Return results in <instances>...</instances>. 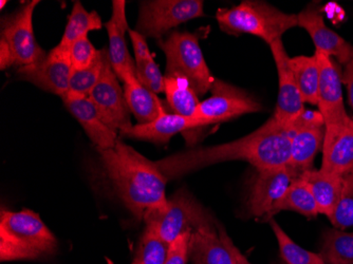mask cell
Here are the masks:
<instances>
[{
  "instance_id": "obj_9",
  "label": "cell",
  "mask_w": 353,
  "mask_h": 264,
  "mask_svg": "<svg viewBox=\"0 0 353 264\" xmlns=\"http://www.w3.org/2000/svg\"><path fill=\"white\" fill-rule=\"evenodd\" d=\"M211 91V97L200 103L192 116L202 127L261 110V105L249 93L221 79H215Z\"/></svg>"
},
{
  "instance_id": "obj_11",
  "label": "cell",
  "mask_w": 353,
  "mask_h": 264,
  "mask_svg": "<svg viewBox=\"0 0 353 264\" xmlns=\"http://www.w3.org/2000/svg\"><path fill=\"white\" fill-rule=\"evenodd\" d=\"M103 120L116 131L125 134L134 125L130 122V110L125 99L124 89L120 79L112 70L110 61H107L102 77L89 94Z\"/></svg>"
},
{
  "instance_id": "obj_10",
  "label": "cell",
  "mask_w": 353,
  "mask_h": 264,
  "mask_svg": "<svg viewBox=\"0 0 353 264\" xmlns=\"http://www.w3.org/2000/svg\"><path fill=\"white\" fill-rule=\"evenodd\" d=\"M72 71L70 51L57 45L39 63L17 69L16 77L61 97L69 92Z\"/></svg>"
},
{
  "instance_id": "obj_7",
  "label": "cell",
  "mask_w": 353,
  "mask_h": 264,
  "mask_svg": "<svg viewBox=\"0 0 353 264\" xmlns=\"http://www.w3.org/2000/svg\"><path fill=\"white\" fill-rule=\"evenodd\" d=\"M199 35L190 32L174 31L159 45L166 57L165 74L185 77L198 97L212 90L214 79L206 65L199 45Z\"/></svg>"
},
{
  "instance_id": "obj_12",
  "label": "cell",
  "mask_w": 353,
  "mask_h": 264,
  "mask_svg": "<svg viewBox=\"0 0 353 264\" xmlns=\"http://www.w3.org/2000/svg\"><path fill=\"white\" fill-rule=\"evenodd\" d=\"M269 45L279 75V95L273 118L283 126L291 127L305 111V102L291 69V57L288 55L283 41L276 39Z\"/></svg>"
},
{
  "instance_id": "obj_3",
  "label": "cell",
  "mask_w": 353,
  "mask_h": 264,
  "mask_svg": "<svg viewBox=\"0 0 353 264\" xmlns=\"http://www.w3.org/2000/svg\"><path fill=\"white\" fill-rule=\"evenodd\" d=\"M57 238L39 214L31 210L19 212L1 208L0 212V260L17 261L53 255Z\"/></svg>"
},
{
  "instance_id": "obj_25",
  "label": "cell",
  "mask_w": 353,
  "mask_h": 264,
  "mask_svg": "<svg viewBox=\"0 0 353 264\" xmlns=\"http://www.w3.org/2000/svg\"><path fill=\"white\" fill-rule=\"evenodd\" d=\"M164 92L174 113L185 118L194 116L200 102L197 93L185 77L178 74L164 75Z\"/></svg>"
},
{
  "instance_id": "obj_2",
  "label": "cell",
  "mask_w": 353,
  "mask_h": 264,
  "mask_svg": "<svg viewBox=\"0 0 353 264\" xmlns=\"http://www.w3.org/2000/svg\"><path fill=\"white\" fill-rule=\"evenodd\" d=\"M103 167L123 203L138 220L168 203L166 180L156 162L120 138L110 150H98Z\"/></svg>"
},
{
  "instance_id": "obj_29",
  "label": "cell",
  "mask_w": 353,
  "mask_h": 264,
  "mask_svg": "<svg viewBox=\"0 0 353 264\" xmlns=\"http://www.w3.org/2000/svg\"><path fill=\"white\" fill-rule=\"evenodd\" d=\"M319 255L325 264H353V233L338 228L326 230Z\"/></svg>"
},
{
  "instance_id": "obj_14",
  "label": "cell",
  "mask_w": 353,
  "mask_h": 264,
  "mask_svg": "<svg viewBox=\"0 0 353 264\" xmlns=\"http://www.w3.org/2000/svg\"><path fill=\"white\" fill-rule=\"evenodd\" d=\"M319 63V81L317 91V106L322 113L325 126L339 124L349 118L343 101L342 77L338 67L326 53L315 50Z\"/></svg>"
},
{
  "instance_id": "obj_27",
  "label": "cell",
  "mask_w": 353,
  "mask_h": 264,
  "mask_svg": "<svg viewBox=\"0 0 353 264\" xmlns=\"http://www.w3.org/2000/svg\"><path fill=\"white\" fill-rule=\"evenodd\" d=\"M290 65L303 102L317 105L319 69L315 54L292 57Z\"/></svg>"
},
{
  "instance_id": "obj_22",
  "label": "cell",
  "mask_w": 353,
  "mask_h": 264,
  "mask_svg": "<svg viewBox=\"0 0 353 264\" xmlns=\"http://www.w3.org/2000/svg\"><path fill=\"white\" fill-rule=\"evenodd\" d=\"M123 83L127 105L130 113H132L138 121V124L152 122L166 112L156 93L146 88L139 81L137 72L128 73Z\"/></svg>"
},
{
  "instance_id": "obj_5",
  "label": "cell",
  "mask_w": 353,
  "mask_h": 264,
  "mask_svg": "<svg viewBox=\"0 0 353 264\" xmlns=\"http://www.w3.org/2000/svg\"><path fill=\"white\" fill-rule=\"evenodd\" d=\"M39 0L23 3L13 13L3 17L0 39V68H19L39 63L47 55L35 39L33 14Z\"/></svg>"
},
{
  "instance_id": "obj_6",
  "label": "cell",
  "mask_w": 353,
  "mask_h": 264,
  "mask_svg": "<svg viewBox=\"0 0 353 264\" xmlns=\"http://www.w3.org/2000/svg\"><path fill=\"white\" fill-rule=\"evenodd\" d=\"M144 221L146 227L168 244L183 234L194 233L198 228L216 223L211 214L184 188L168 198L164 207L148 212Z\"/></svg>"
},
{
  "instance_id": "obj_21",
  "label": "cell",
  "mask_w": 353,
  "mask_h": 264,
  "mask_svg": "<svg viewBox=\"0 0 353 264\" xmlns=\"http://www.w3.org/2000/svg\"><path fill=\"white\" fill-rule=\"evenodd\" d=\"M199 128H202L201 124L195 118H185L176 113L165 112L152 122L134 125L122 136L154 144H165L176 134H184Z\"/></svg>"
},
{
  "instance_id": "obj_30",
  "label": "cell",
  "mask_w": 353,
  "mask_h": 264,
  "mask_svg": "<svg viewBox=\"0 0 353 264\" xmlns=\"http://www.w3.org/2000/svg\"><path fill=\"white\" fill-rule=\"evenodd\" d=\"M272 230L276 237L281 257L287 264H325L319 254L307 251L295 243L275 220H270Z\"/></svg>"
},
{
  "instance_id": "obj_13",
  "label": "cell",
  "mask_w": 353,
  "mask_h": 264,
  "mask_svg": "<svg viewBox=\"0 0 353 264\" xmlns=\"http://www.w3.org/2000/svg\"><path fill=\"white\" fill-rule=\"evenodd\" d=\"M294 179H296V176L288 166L259 170L252 185L248 203L252 216L257 218L272 217L277 203L281 201Z\"/></svg>"
},
{
  "instance_id": "obj_33",
  "label": "cell",
  "mask_w": 353,
  "mask_h": 264,
  "mask_svg": "<svg viewBox=\"0 0 353 264\" xmlns=\"http://www.w3.org/2000/svg\"><path fill=\"white\" fill-rule=\"evenodd\" d=\"M329 220L338 230L353 226V170L343 176L342 194Z\"/></svg>"
},
{
  "instance_id": "obj_26",
  "label": "cell",
  "mask_w": 353,
  "mask_h": 264,
  "mask_svg": "<svg viewBox=\"0 0 353 264\" xmlns=\"http://www.w3.org/2000/svg\"><path fill=\"white\" fill-rule=\"evenodd\" d=\"M102 27V19L97 12H88L82 3L75 1L59 45L69 50L75 41L88 37L89 32L101 30Z\"/></svg>"
},
{
  "instance_id": "obj_28",
  "label": "cell",
  "mask_w": 353,
  "mask_h": 264,
  "mask_svg": "<svg viewBox=\"0 0 353 264\" xmlns=\"http://www.w3.org/2000/svg\"><path fill=\"white\" fill-rule=\"evenodd\" d=\"M281 210H292L309 219L319 214L312 192L303 179L299 176L292 181L281 201L277 203L274 214Z\"/></svg>"
},
{
  "instance_id": "obj_38",
  "label": "cell",
  "mask_w": 353,
  "mask_h": 264,
  "mask_svg": "<svg viewBox=\"0 0 353 264\" xmlns=\"http://www.w3.org/2000/svg\"><path fill=\"white\" fill-rule=\"evenodd\" d=\"M6 3H7V1H5V0H3V1H1V9H3V7H5Z\"/></svg>"
},
{
  "instance_id": "obj_37",
  "label": "cell",
  "mask_w": 353,
  "mask_h": 264,
  "mask_svg": "<svg viewBox=\"0 0 353 264\" xmlns=\"http://www.w3.org/2000/svg\"><path fill=\"white\" fill-rule=\"evenodd\" d=\"M227 242L228 245H229L230 249H231L232 253H233L234 257H235V260L236 262H237V264H252L250 263L249 260L247 259V257H245V256L239 251V249H238L237 246L234 244V242L232 241V239L229 237V235H227Z\"/></svg>"
},
{
  "instance_id": "obj_24",
  "label": "cell",
  "mask_w": 353,
  "mask_h": 264,
  "mask_svg": "<svg viewBox=\"0 0 353 264\" xmlns=\"http://www.w3.org/2000/svg\"><path fill=\"white\" fill-rule=\"evenodd\" d=\"M128 33L134 45V63L139 81L156 94L164 92V75L154 61L145 37L134 30H130Z\"/></svg>"
},
{
  "instance_id": "obj_31",
  "label": "cell",
  "mask_w": 353,
  "mask_h": 264,
  "mask_svg": "<svg viewBox=\"0 0 353 264\" xmlns=\"http://www.w3.org/2000/svg\"><path fill=\"white\" fill-rule=\"evenodd\" d=\"M108 61V51L100 50L98 57L92 65L83 70H73L71 74L69 92L89 97L102 77L105 65Z\"/></svg>"
},
{
  "instance_id": "obj_8",
  "label": "cell",
  "mask_w": 353,
  "mask_h": 264,
  "mask_svg": "<svg viewBox=\"0 0 353 264\" xmlns=\"http://www.w3.org/2000/svg\"><path fill=\"white\" fill-rule=\"evenodd\" d=\"M204 15L201 0H150L141 3L137 30L152 39H162L166 32Z\"/></svg>"
},
{
  "instance_id": "obj_35",
  "label": "cell",
  "mask_w": 353,
  "mask_h": 264,
  "mask_svg": "<svg viewBox=\"0 0 353 264\" xmlns=\"http://www.w3.org/2000/svg\"><path fill=\"white\" fill-rule=\"evenodd\" d=\"M192 233L179 236L170 244L165 264H186L190 257Z\"/></svg>"
},
{
  "instance_id": "obj_1",
  "label": "cell",
  "mask_w": 353,
  "mask_h": 264,
  "mask_svg": "<svg viewBox=\"0 0 353 264\" xmlns=\"http://www.w3.org/2000/svg\"><path fill=\"white\" fill-rule=\"evenodd\" d=\"M291 127L273 116L252 134L225 144L198 147L157 161L166 180L229 161H245L257 170L285 167L290 161Z\"/></svg>"
},
{
  "instance_id": "obj_19",
  "label": "cell",
  "mask_w": 353,
  "mask_h": 264,
  "mask_svg": "<svg viewBox=\"0 0 353 264\" xmlns=\"http://www.w3.org/2000/svg\"><path fill=\"white\" fill-rule=\"evenodd\" d=\"M297 27L308 32L316 50L335 57L339 63L346 65L353 54V45L345 41L341 35L329 29L319 11L306 9L297 14Z\"/></svg>"
},
{
  "instance_id": "obj_23",
  "label": "cell",
  "mask_w": 353,
  "mask_h": 264,
  "mask_svg": "<svg viewBox=\"0 0 353 264\" xmlns=\"http://www.w3.org/2000/svg\"><path fill=\"white\" fill-rule=\"evenodd\" d=\"M299 178L310 187L319 214L330 219L342 194L343 176H330L312 168L301 174Z\"/></svg>"
},
{
  "instance_id": "obj_36",
  "label": "cell",
  "mask_w": 353,
  "mask_h": 264,
  "mask_svg": "<svg viewBox=\"0 0 353 264\" xmlns=\"http://www.w3.org/2000/svg\"><path fill=\"white\" fill-rule=\"evenodd\" d=\"M342 81L346 85L347 91H348L349 104H350L351 108L353 109V54L349 63L345 65Z\"/></svg>"
},
{
  "instance_id": "obj_15",
  "label": "cell",
  "mask_w": 353,
  "mask_h": 264,
  "mask_svg": "<svg viewBox=\"0 0 353 264\" xmlns=\"http://www.w3.org/2000/svg\"><path fill=\"white\" fill-rule=\"evenodd\" d=\"M321 172L343 176L353 170V120L325 126Z\"/></svg>"
},
{
  "instance_id": "obj_34",
  "label": "cell",
  "mask_w": 353,
  "mask_h": 264,
  "mask_svg": "<svg viewBox=\"0 0 353 264\" xmlns=\"http://www.w3.org/2000/svg\"><path fill=\"white\" fill-rule=\"evenodd\" d=\"M69 51H70L73 70H83L88 68L89 65L94 63L100 53V50H97L92 43L89 41L88 37L75 41Z\"/></svg>"
},
{
  "instance_id": "obj_20",
  "label": "cell",
  "mask_w": 353,
  "mask_h": 264,
  "mask_svg": "<svg viewBox=\"0 0 353 264\" xmlns=\"http://www.w3.org/2000/svg\"><path fill=\"white\" fill-rule=\"evenodd\" d=\"M291 129L290 161L288 167L299 178L303 172L312 170L315 156L323 148L325 127L309 126L294 122L291 125Z\"/></svg>"
},
{
  "instance_id": "obj_32",
  "label": "cell",
  "mask_w": 353,
  "mask_h": 264,
  "mask_svg": "<svg viewBox=\"0 0 353 264\" xmlns=\"http://www.w3.org/2000/svg\"><path fill=\"white\" fill-rule=\"evenodd\" d=\"M170 244L159 237L154 230L145 227L137 250L134 263L165 264Z\"/></svg>"
},
{
  "instance_id": "obj_18",
  "label": "cell",
  "mask_w": 353,
  "mask_h": 264,
  "mask_svg": "<svg viewBox=\"0 0 353 264\" xmlns=\"http://www.w3.org/2000/svg\"><path fill=\"white\" fill-rule=\"evenodd\" d=\"M227 232L216 222L192 233L190 257L194 264H237L228 245Z\"/></svg>"
},
{
  "instance_id": "obj_17",
  "label": "cell",
  "mask_w": 353,
  "mask_h": 264,
  "mask_svg": "<svg viewBox=\"0 0 353 264\" xmlns=\"http://www.w3.org/2000/svg\"><path fill=\"white\" fill-rule=\"evenodd\" d=\"M105 27L109 37V61L118 79L123 81L128 73L136 72V63L127 47L126 32L130 31V26L126 17V1H112V15Z\"/></svg>"
},
{
  "instance_id": "obj_16",
  "label": "cell",
  "mask_w": 353,
  "mask_h": 264,
  "mask_svg": "<svg viewBox=\"0 0 353 264\" xmlns=\"http://www.w3.org/2000/svg\"><path fill=\"white\" fill-rule=\"evenodd\" d=\"M61 99L98 150H110L116 146L118 131L105 123L90 97L68 92Z\"/></svg>"
},
{
  "instance_id": "obj_4",
  "label": "cell",
  "mask_w": 353,
  "mask_h": 264,
  "mask_svg": "<svg viewBox=\"0 0 353 264\" xmlns=\"http://www.w3.org/2000/svg\"><path fill=\"white\" fill-rule=\"evenodd\" d=\"M216 19L225 33L255 35L268 45L281 39L285 32L299 25L296 14L285 13L273 6L254 0H245L231 9H219Z\"/></svg>"
},
{
  "instance_id": "obj_39",
  "label": "cell",
  "mask_w": 353,
  "mask_h": 264,
  "mask_svg": "<svg viewBox=\"0 0 353 264\" xmlns=\"http://www.w3.org/2000/svg\"><path fill=\"white\" fill-rule=\"evenodd\" d=\"M132 264H136V263H134V262H132Z\"/></svg>"
}]
</instances>
